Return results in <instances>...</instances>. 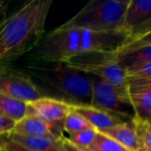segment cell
<instances>
[{
    "label": "cell",
    "mask_w": 151,
    "mask_h": 151,
    "mask_svg": "<svg viewBox=\"0 0 151 151\" xmlns=\"http://www.w3.org/2000/svg\"><path fill=\"white\" fill-rule=\"evenodd\" d=\"M0 94L31 103L42 97V94L24 71L9 66L0 67Z\"/></svg>",
    "instance_id": "52a82bcc"
},
{
    "label": "cell",
    "mask_w": 151,
    "mask_h": 151,
    "mask_svg": "<svg viewBox=\"0 0 151 151\" xmlns=\"http://www.w3.org/2000/svg\"><path fill=\"white\" fill-rule=\"evenodd\" d=\"M119 31L127 37L151 32V1L129 0L124 12Z\"/></svg>",
    "instance_id": "9c48e42d"
},
{
    "label": "cell",
    "mask_w": 151,
    "mask_h": 151,
    "mask_svg": "<svg viewBox=\"0 0 151 151\" xmlns=\"http://www.w3.org/2000/svg\"><path fill=\"white\" fill-rule=\"evenodd\" d=\"M52 4L51 0H31L0 21V67L36 48Z\"/></svg>",
    "instance_id": "6da1fadb"
},
{
    "label": "cell",
    "mask_w": 151,
    "mask_h": 151,
    "mask_svg": "<svg viewBox=\"0 0 151 151\" xmlns=\"http://www.w3.org/2000/svg\"><path fill=\"white\" fill-rule=\"evenodd\" d=\"M91 127L89 125V123L77 112H75L73 109L70 110L68 114L66 115V117L63 120L62 124V129L63 132H67L68 134H75L77 132H80L85 128Z\"/></svg>",
    "instance_id": "ffe728a7"
},
{
    "label": "cell",
    "mask_w": 151,
    "mask_h": 151,
    "mask_svg": "<svg viewBox=\"0 0 151 151\" xmlns=\"http://www.w3.org/2000/svg\"><path fill=\"white\" fill-rule=\"evenodd\" d=\"M127 38L123 32H93L78 28H55L42 36L36 46V56L46 63L66 62L80 54L112 52Z\"/></svg>",
    "instance_id": "7a4b0ae2"
},
{
    "label": "cell",
    "mask_w": 151,
    "mask_h": 151,
    "mask_svg": "<svg viewBox=\"0 0 151 151\" xmlns=\"http://www.w3.org/2000/svg\"><path fill=\"white\" fill-rule=\"evenodd\" d=\"M89 76L92 85L91 107L101 110L120 121H130L134 119V112L127 97L104 79L96 76Z\"/></svg>",
    "instance_id": "8992f818"
},
{
    "label": "cell",
    "mask_w": 151,
    "mask_h": 151,
    "mask_svg": "<svg viewBox=\"0 0 151 151\" xmlns=\"http://www.w3.org/2000/svg\"><path fill=\"white\" fill-rule=\"evenodd\" d=\"M11 4L9 1H5V0H0V21L5 17L6 12L9 9V6Z\"/></svg>",
    "instance_id": "d4e9b609"
},
{
    "label": "cell",
    "mask_w": 151,
    "mask_h": 151,
    "mask_svg": "<svg viewBox=\"0 0 151 151\" xmlns=\"http://www.w3.org/2000/svg\"><path fill=\"white\" fill-rule=\"evenodd\" d=\"M70 110V106L63 101L42 96L27 104L26 115L34 116L54 127L62 129L63 120Z\"/></svg>",
    "instance_id": "30bf717a"
},
{
    "label": "cell",
    "mask_w": 151,
    "mask_h": 151,
    "mask_svg": "<svg viewBox=\"0 0 151 151\" xmlns=\"http://www.w3.org/2000/svg\"><path fill=\"white\" fill-rule=\"evenodd\" d=\"M61 145L64 151H91L89 148H82V147H78L76 145L71 144L65 137H61Z\"/></svg>",
    "instance_id": "cb8c5ba5"
},
{
    "label": "cell",
    "mask_w": 151,
    "mask_h": 151,
    "mask_svg": "<svg viewBox=\"0 0 151 151\" xmlns=\"http://www.w3.org/2000/svg\"><path fill=\"white\" fill-rule=\"evenodd\" d=\"M27 112V104L0 94V115L18 122L23 119Z\"/></svg>",
    "instance_id": "2e32d148"
},
{
    "label": "cell",
    "mask_w": 151,
    "mask_h": 151,
    "mask_svg": "<svg viewBox=\"0 0 151 151\" xmlns=\"http://www.w3.org/2000/svg\"><path fill=\"white\" fill-rule=\"evenodd\" d=\"M23 71L33 82L42 96L63 101L70 107L91 105L90 76L66 63L27 64Z\"/></svg>",
    "instance_id": "3957f363"
},
{
    "label": "cell",
    "mask_w": 151,
    "mask_h": 151,
    "mask_svg": "<svg viewBox=\"0 0 151 151\" xmlns=\"http://www.w3.org/2000/svg\"><path fill=\"white\" fill-rule=\"evenodd\" d=\"M112 53L123 69L139 63L151 62V32L127 37Z\"/></svg>",
    "instance_id": "ba28073f"
},
{
    "label": "cell",
    "mask_w": 151,
    "mask_h": 151,
    "mask_svg": "<svg viewBox=\"0 0 151 151\" xmlns=\"http://www.w3.org/2000/svg\"><path fill=\"white\" fill-rule=\"evenodd\" d=\"M0 150L1 151H32L21 145L17 144L14 141L9 140L6 136L0 137Z\"/></svg>",
    "instance_id": "7402d4cb"
},
{
    "label": "cell",
    "mask_w": 151,
    "mask_h": 151,
    "mask_svg": "<svg viewBox=\"0 0 151 151\" xmlns=\"http://www.w3.org/2000/svg\"><path fill=\"white\" fill-rule=\"evenodd\" d=\"M134 123L138 151H151V122L138 117L132 119Z\"/></svg>",
    "instance_id": "e0dca14e"
},
{
    "label": "cell",
    "mask_w": 151,
    "mask_h": 151,
    "mask_svg": "<svg viewBox=\"0 0 151 151\" xmlns=\"http://www.w3.org/2000/svg\"><path fill=\"white\" fill-rule=\"evenodd\" d=\"M62 129L54 127L47 122L34 117L26 115L23 119L16 122L14 130L12 132L27 137H63Z\"/></svg>",
    "instance_id": "7c38bea8"
},
{
    "label": "cell",
    "mask_w": 151,
    "mask_h": 151,
    "mask_svg": "<svg viewBox=\"0 0 151 151\" xmlns=\"http://www.w3.org/2000/svg\"><path fill=\"white\" fill-rule=\"evenodd\" d=\"M15 124L16 122H14L13 120H9L0 115V137L13 132Z\"/></svg>",
    "instance_id": "603a6c76"
},
{
    "label": "cell",
    "mask_w": 151,
    "mask_h": 151,
    "mask_svg": "<svg viewBox=\"0 0 151 151\" xmlns=\"http://www.w3.org/2000/svg\"><path fill=\"white\" fill-rule=\"evenodd\" d=\"M71 109L78 114H80L85 120L89 123L91 127L96 129L99 132H104L105 130L109 129L110 127L119 124L123 121L105 112L97 110L91 106H79V107H71Z\"/></svg>",
    "instance_id": "5bb4252c"
},
{
    "label": "cell",
    "mask_w": 151,
    "mask_h": 151,
    "mask_svg": "<svg viewBox=\"0 0 151 151\" xmlns=\"http://www.w3.org/2000/svg\"><path fill=\"white\" fill-rule=\"evenodd\" d=\"M125 82L128 81H151V62L132 65L124 69Z\"/></svg>",
    "instance_id": "ac0fdd59"
},
{
    "label": "cell",
    "mask_w": 151,
    "mask_h": 151,
    "mask_svg": "<svg viewBox=\"0 0 151 151\" xmlns=\"http://www.w3.org/2000/svg\"><path fill=\"white\" fill-rule=\"evenodd\" d=\"M104 134L115 140L121 146L129 151H138L136 132H134V123L132 120L124 121L119 124L110 127L105 130Z\"/></svg>",
    "instance_id": "9a60e30c"
},
{
    "label": "cell",
    "mask_w": 151,
    "mask_h": 151,
    "mask_svg": "<svg viewBox=\"0 0 151 151\" xmlns=\"http://www.w3.org/2000/svg\"><path fill=\"white\" fill-rule=\"evenodd\" d=\"M128 1L129 0H91L77 15L61 26L93 32L117 31Z\"/></svg>",
    "instance_id": "277c9868"
},
{
    "label": "cell",
    "mask_w": 151,
    "mask_h": 151,
    "mask_svg": "<svg viewBox=\"0 0 151 151\" xmlns=\"http://www.w3.org/2000/svg\"><path fill=\"white\" fill-rule=\"evenodd\" d=\"M89 149L91 151H129L104 132H99Z\"/></svg>",
    "instance_id": "d6986e66"
},
{
    "label": "cell",
    "mask_w": 151,
    "mask_h": 151,
    "mask_svg": "<svg viewBox=\"0 0 151 151\" xmlns=\"http://www.w3.org/2000/svg\"><path fill=\"white\" fill-rule=\"evenodd\" d=\"M63 63L86 75L96 76L104 79L127 97L124 69L116 62L112 52L84 53Z\"/></svg>",
    "instance_id": "5b68a950"
},
{
    "label": "cell",
    "mask_w": 151,
    "mask_h": 151,
    "mask_svg": "<svg viewBox=\"0 0 151 151\" xmlns=\"http://www.w3.org/2000/svg\"><path fill=\"white\" fill-rule=\"evenodd\" d=\"M96 134V129H94L93 127H88L80 130V132H75V134H68L66 139L71 144L76 145V146L82 147V148H89L92 142L94 141Z\"/></svg>",
    "instance_id": "44dd1931"
},
{
    "label": "cell",
    "mask_w": 151,
    "mask_h": 151,
    "mask_svg": "<svg viewBox=\"0 0 151 151\" xmlns=\"http://www.w3.org/2000/svg\"><path fill=\"white\" fill-rule=\"evenodd\" d=\"M126 92L134 117L150 121L151 118V81H128Z\"/></svg>",
    "instance_id": "8fae6325"
},
{
    "label": "cell",
    "mask_w": 151,
    "mask_h": 151,
    "mask_svg": "<svg viewBox=\"0 0 151 151\" xmlns=\"http://www.w3.org/2000/svg\"><path fill=\"white\" fill-rule=\"evenodd\" d=\"M0 151H1V150H0Z\"/></svg>",
    "instance_id": "484cf974"
},
{
    "label": "cell",
    "mask_w": 151,
    "mask_h": 151,
    "mask_svg": "<svg viewBox=\"0 0 151 151\" xmlns=\"http://www.w3.org/2000/svg\"><path fill=\"white\" fill-rule=\"evenodd\" d=\"M9 140L32 151H64L61 145V138L55 137H27L9 132L5 134Z\"/></svg>",
    "instance_id": "4fadbf2b"
}]
</instances>
